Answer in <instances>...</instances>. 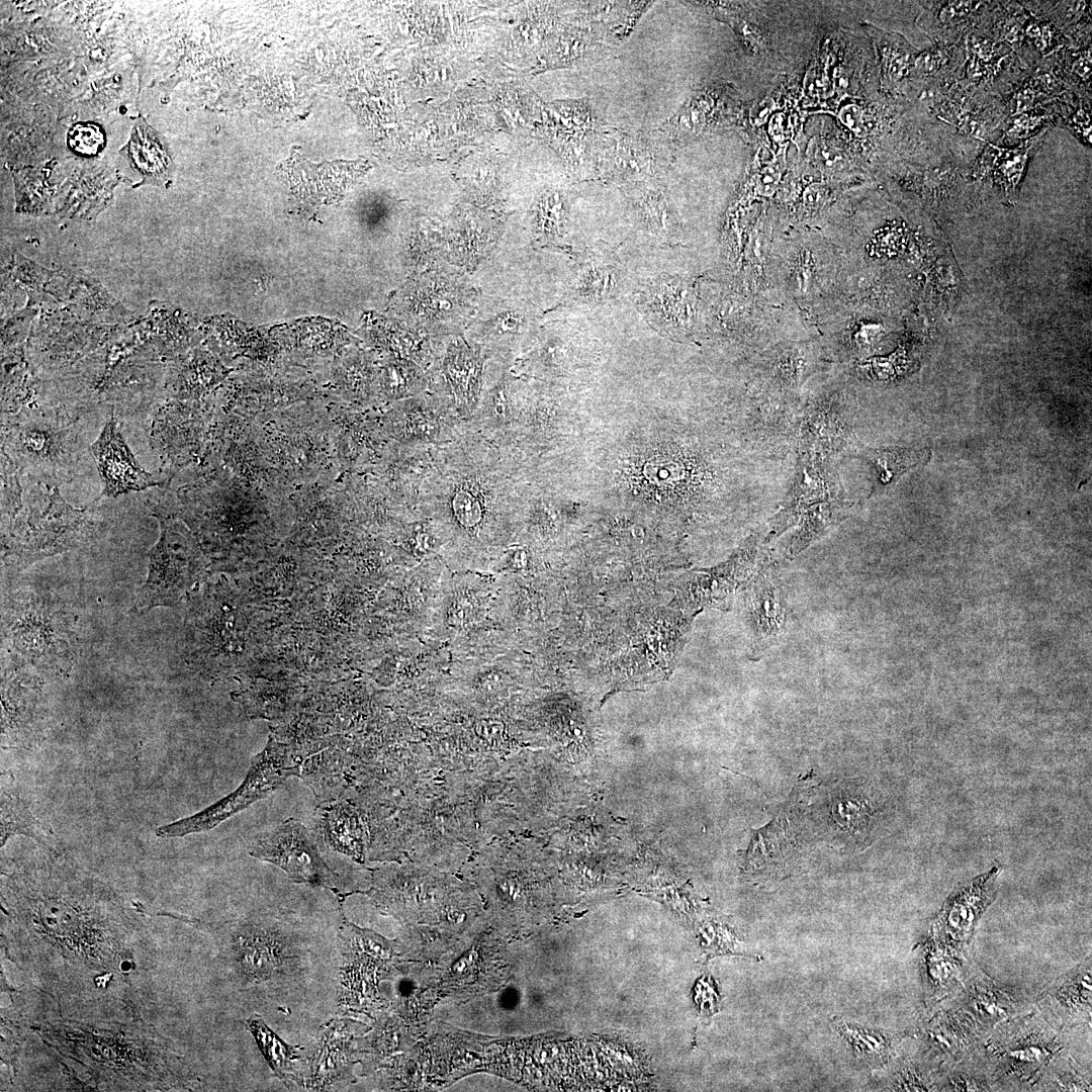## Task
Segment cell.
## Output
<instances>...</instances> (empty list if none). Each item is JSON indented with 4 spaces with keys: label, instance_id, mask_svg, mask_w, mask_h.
<instances>
[{
    "label": "cell",
    "instance_id": "f546056e",
    "mask_svg": "<svg viewBox=\"0 0 1092 1092\" xmlns=\"http://www.w3.org/2000/svg\"><path fill=\"white\" fill-rule=\"evenodd\" d=\"M1090 65H1091V58H1090V50H1089L1088 53H1086L1083 57H1081L1079 60H1077V62L1073 66V68H1074V71L1078 75H1080L1082 77H1086V76L1090 75Z\"/></svg>",
    "mask_w": 1092,
    "mask_h": 1092
},
{
    "label": "cell",
    "instance_id": "7a4b0ae2",
    "mask_svg": "<svg viewBox=\"0 0 1092 1092\" xmlns=\"http://www.w3.org/2000/svg\"><path fill=\"white\" fill-rule=\"evenodd\" d=\"M84 412L52 404L1 415V453L25 475L60 486L72 481L86 452L79 420Z\"/></svg>",
    "mask_w": 1092,
    "mask_h": 1092
},
{
    "label": "cell",
    "instance_id": "277c9868",
    "mask_svg": "<svg viewBox=\"0 0 1092 1092\" xmlns=\"http://www.w3.org/2000/svg\"><path fill=\"white\" fill-rule=\"evenodd\" d=\"M154 517L160 524V537L149 553L148 575L132 605L139 615L182 603L202 571L198 550L174 518Z\"/></svg>",
    "mask_w": 1092,
    "mask_h": 1092
},
{
    "label": "cell",
    "instance_id": "4316f807",
    "mask_svg": "<svg viewBox=\"0 0 1092 1092\" xmlns=\"http://www.w3.org/2000/svg\"><path fill=\"white\" fill-rule=\"evenodd\" d=\"M804 83L805 92L812 98H820L827 92L828 81L815 70L807 74Z\"/></svg>",
    "mask_w": 1092,
    "mask_h": 1092
},
{
    "label": "cell",
    "instance_id": "f1b7e54d",
    "mask_svg": "<svg viewBox=\"0 0 1092 1092\" xmlns=\"http://www.w3.org/2000/svg\"><path fill=\"white\" fill-rule=\"evenodd\" d=\"M774 107V101L770 98H764L758 101L752 108L750 117L754 124L759 125L763 123Z\"/></svg>",
    "mask_w": 1092,
    "mask_h": 1092
},
{
    "label": "cell",
    "instance_id": "2e32d148",
    "mask_svg": "<svg viewBox=\"0 0 1092 1092\" xmlns=\"http://www.w3.org/2000/svg\"><path fill=\"white\" fill-rule=\"evenodd\" d=\"M1 788V847L14 835H24L43 848L55 849V838L50 826L40 820L30 803L2 777Z\"/></svg>",
    "mask_w": 1092,
    "mask_h": 1092
},
{
    "label": "cell",
    "instance_id": "9a60e30c",
    "mask_svg": "<svg viewBox=\"0 0 1092 1092\" xmlns=\"http://www.w3.org/2000/svg\"><path fill=\"white\" fill-rule=\"evenodd\" d=\"M680 279L662 276L639 293V304L654 327L669 332L680 331L686 326L690 313L689 290Z\"/></svg>",
    "mask_w": 1092,
    "mask_h": 1092
},
{
    "label": "cell",
    "instance_id": "9c48e42d",
    "mask_svg": "<svg viewBox=\"0 0 1092 1092\" xmlns=\"http://www.w3.org/2000/svg\"><path fill=\"white\" fill-rule=\"evenodd\" d=\"M223 952L245 983L261 984L286 975L296 954L287 935L256 924L229 926Z\"/></svg>",
    "mask_w": 1092,
    "mask_h": 1092
},
{
    "label": "cell",
    "instance_id": "4dcf8cb0",
    "mask_svg": "<svg viewBox=\"0 0 1092 1092\" xmlns=\"http://www.w3.org/2000/svg\"><path fill=\"white\" fill-rule=\"evenodd\" d=\"M823 197V189L819 185H813L808 188L805 193V202L809 205H815Z\"/></svg>",
    "mask_w": 1092,
    "mask_h": 1092
},
{
    "label": "cell",
    "instance_id": "7402d4cb",
    "mask_svg": "<svg viewBox=\"0 0 1092 1092\" xmlns=\"http://www.w3.org/2000/svg\"><path fill=\"white\" fill-rule=\"evenodd\" d=\"M247 1026L254 1035L259 1049L270 1064L274 1074L279 1079L288 1077L292 1069V1062L298 1057L297 1050L281 1040L257 1015H253L247 1020Z\"/></svg>",
    "mask_w": 1092,
    "mask_h": 1092
},
{
    "label": "cell",
    "instance_id": "ac0fdd59",
    "mask_svg": "<svg viewBox=\"0 0 1092 1092\" xmlns=\"http://www.w3.org/2000/svg\"><path fill=\"white\" fill-rule=\"evenodd\" d=\"M831 1026L858 1063L876 1067L890 1059L892 1038L885 1032L838 1018L833 1019Z\"/></svg>",
    "mask_w": 1092,
    "mask_h": 1092
},
{
    "label": "cell",
    "instance_id": "52a82bcc",
    "mask_svg": "<svg viewBox=\"0 0 1092 1092\" xmlns=\"http://www.w3.org/2000/svg\"><path fill=\"white\" fill-rule=\"evenodd\" d=\"M339 938L343 956L339 1004L345 1009L365 1006L375 998L376 984L388 972L394 953L381 936L345 918Z\"/></svg>",
    "mask_w": 1092,
    "mask_h": 1092
},
{
    "label": "cell",
    "instance_id": "1f68e13d",
    "mask_svg": "<svg viewBox=\"0 0 1092 1092\" xmlns=\"http://www.w3.org/2000/svg\"><path fill=\"white\" fill-rule=\"evenodd\" d=\"M769 131L771 135L780 140L783 133V117L781 114H776L770 121Z\"/></svg>",
    "mask_w": 1092,
    "mask_h": 1092
},
{
    "label": "cell",
    "instance_id": "7c38bea8",
    "mask_svg": "<svg viewBox=\"0 0 1092 1092\" xmlns=\"http://www.w3.org/2000/svg\"><path fill=\"white\" fill-rule=\"evenodd\" d=\"M843 498L833 469L817 456L804 453L797 465L793 486L771 523L766 540L791 528L805 510L820 503Z\"/></svg>",
    "mask_w": 1092,
    "mask_h": 1092
},
{
    "label": "cell",
    "instance_id": "30bf717a",
    "mask_svg": "<svg viewBox=\"0 0 1092 1092\" xmlns=\"http://www.w3.org/2000/svg\"><path fill=\"white\" fill-rule=\"evenodd\" d=\"M89 449L100 476L101 496L116 497L165 483L158 473L148 472L139 464L118 429L116 417L110 412Z\"/></svg>",
    "mask_w": 1092,
    "mask_h": 1092
},
{
    "label": "cell",
    "instance_id": "484cf974",
    "mask_svg": "<svg viewBox=\"0 0 1092 1092\" xmlns=\"http://www.w3.org/2000/svg\"><path fill=\"white\" fill-rule=\"evenodd\" d=\"M840 120L849 129L858 135H862L864 132L863 114L862 110L854 105L848 104L844 106L839 113Z\"/></svg>",
    "mask_w": 1092,
    "mask_h": 1092
},
{
    "label": "cell",
    "instance_id": "4fadbf2b",
    "mask_svg": "<svg viewBox=\"0 0 1092 1092\" xmlns=\"http://www.w3.org/2000/svg\"><path fill=\"white\" fill-rule=\"evenodd\" d=\"M752 659H757L786 632L790 610L780 586L764 573L756 576L747 595Z\"/></svg>",
    "mask_w": 1092,
    "mask_h": 1092
},
{
    "label": "cell",
    "instance_id": "cb8c5ba5",
    "mask_svg": "<svg viewBox=\"0 0 1092 1092\" xmlns=\"http://www.w3.org/2000/svg\"><path fill=\"white\" fill-rule=\"evenodd\" d=\"M70 148L82 155H95L104 145V134L97 124L79 123L69 131Z\"/></svg>",
    "mask_w": 1092,
    "mask_h": 1092
},
{
    "label": "cell",
    "instance_id": "83f0119b",
    "mask_svg": "<svg viewBox=\"0 0 1092 1092\" xmlns=\"http://www.w3.org/2000/svg\"><path fill=\"white\" fill-rule=\"evenodd\" d=\"M815 158L818 163L826 169L836 170L843 166V157L835 150L826 146L818 147Z\"/></svg>",
    "mask_w": 1092,
    "mask_h": 1092
},
{
    "label": "cell",
    "instance_id": "3957f363",
    "mask_svg": "<svg viewBox=\"0 0 1092 1092\" xmlns=\"http://www.w3.org/2000/svg\"><path fill=\"white\" fill-rule=\"evenodd\" d=\"M2 639L6 653L51 675L70 673L80 648L77 621L68 608L52 595L29 589L5 599Z\"/></svg>",
    "mask_w": 1092,
    "mask_h": 1092
},
{
    "label": "cell",
    "instance_id": "6da1fadb",
    "mask_svg": "<svg viewBox=\"0 0 1092 1092\" xmlns=\"http://www.w3.org/2000/svg\"><path fill=\"white\" fill-rule=\"evenodd\" d=\"M22 483L21 504L13 513L1 516V560L5 566L22 569L79 548L99 532L102 522L93 509L73 507L59 486L23 473Z\"/></svg>",
    "mask_w": 1092,
    "mask_h": 1092
},
{
    "label": "cell",
    "instance_id": "603a6c76",
    "mask_svg": "<svg viewBox=\"0 0 1092 1092\" xmlns=\"http://www.w3.org/2000/svg\"><path fill=\"white\" fill-rule=\"evenodd\" d=\"M129 154L134 167L145 176L158 180L168 167V157L151 129L136 126L132 132Z\"/></svg>",
    "mask_w": 1092,
    "mask_h": 1092
},
{
    "label": "cell",
    "instance_id": "5b68a950",
    "mask_svg": "<svg viewBox=\"0 0 1092 1092\" xmlns=\"http://www.w3.org/2000/svg\"><path fill=\"white\" fill-rule=\"evenodd\" d=\"M289 761L288 747L270 737L265 748L251 761L248 774L238 789L194 815L156 828L155 835L159 838H176L216 827L254 802L267 797L288 777L296 775V766L290 765Z\"/></svg>",
    "mask_w": 1092,
    "mask_h": 1092
},
{
    "label": "cell",
    "instance_id": "ba28073f",
    "mask_svg": "<svg viewBox=\"0 0 1092 1092\" xmlns=\"http://www.w3.org/2000/svg\"><path fill=\"white\" fill-rule=\"evenodd\" d=\"M249 853L277 866L293 883L336 891L337 875L322 857L311 832L294 818L258 838Z\"/></svg>",
    "mask_w": 1092,
    "mask_h": 1092
},
{
    "label": "cell",
    "instance_id": "8fae6325",
    "mask_svg": "<svg viewBox=\"0 0 1092 1092\" xmlns=\"http://www.w3.org/2000/svg\"><path fill=\"white\" fill-rule=\"evenodd\" d=\"M600 142L594 166L603 178L636 184L653 178L664 166L659 151L641 139L613 131L603 133Z\"/></svg>",
    "mask_w": 1092,
    "mask_h": 1092
},
{
    "label": "cell",
    "instance_id": "44dd1931",
    "mask_svg": "<svg viewBox=\"0 0 1092 1092\" xmlns=\"http://www.w3.org/2000/svg\"><path fill=\"white\" fill-rule=\"evenodd\" d=\"M621 278L615 263L598 254L589 255L577 277L573 297L589 304L607 301L620 291Z\"/></svg>",
    "mask_w": 1092,
    "mask_h": 1092
},
{
    "label": "cell",
    "instance_id": "5bb4252c",
    "mask_svg": "<svg viewBox=\"0 0 1092 1092\" xmlns=\"http://www.w3.org/2000/svg\"><path fill=\"white\" fill-rule=\"evenodd\" d=\"M628 197L636 220L646 233L663 245L677 241L679 224L662 188L636 183Z\"/></svg>",
    "mask_w": 1092,
    "mask_h": 1092
},
{
    "label": "cell",
    "instance_id": "8992f818",
    "mask_svg": "<svg viewBox=\"0 0 1092 1092\" xmlns=\"http://www.w3.org/2000/svg\"><path fill=\"white\" fill-rule=\"evenodd\" d=\"M2 748L28 749L43 738L48 705L42 673L6 653L1 672Z\"/></svg>",
    "mask_w": 1092,
    "mask_h": 1092
},
{
    "label": "cell",
    "instance_id": "ffe728a7",
    "mask_svg": "<svg viewBox=\"0 0 1092 1092\" xmlns=\"http://www.w3.org/2000/svg\"><path fill=\"white\" fill-rule=\"evenodd\" d=\"M926 450L910 448H866L858 457L867 461L874 472V493L892 486L902 474L928 459Z\"/></svg>",
    "mask_w": 1092,
    "mask_h": 1092
},
{
    "label": "cell",
    "instance_id": "d4e9b609",
    "mask_svg": "<svg viewBox=\"0 0 1092 1092\" xmlns=\"http://www.w3.org/2000/svg\"><path fill=\"white\" fill-rule=\"evenodd\" d=\"M781 174L782 170L779 163H771L763 168L758 175L757 180L760 193L763 195H771L779 184Z\"/></svg>",
    "mask_w": 1092,
    "mask_h": 1092
},
{
    "label": "cell",
    "instance_id": "e0dca14e",
    "mask_svg": "<svg viewBox=\"0 0 1092 1092\" xmlns=\"http://www.w3.org/2000/svg\"><path fill=\"white\" fill-rule=\"evenodd\" d=\"M1000 871L998 866L974 879L968 885L958 889L945 901L939 921L956 928H967L973 924L995 897V881Z\"/></svg>",
    "mask_w": 1092,
    "mask_h": 1092
},
{
    "label": "cell",
    "instance_id": "d6986e66",
    "mask_svg": "<svg viewBox=\"0 0 1092 1092\" xmlns=\"http://www.w3.org/2000/svg\"><path fill=\"white\" fill-rule=\"evenodd\" d=\"M845 508L844 498H840L820 503L802 512L792 526L797 528L787 548L789 556H796L831 531L843 520Z\"/></svg>",
    "mask_w": 1092,
    "mask_h": 1092
}]
</instances>
